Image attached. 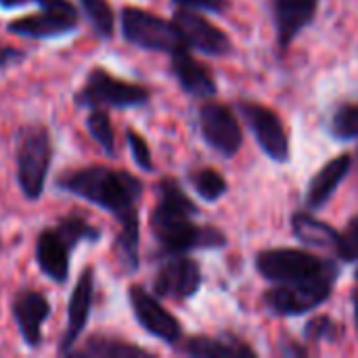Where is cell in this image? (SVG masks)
<instances>
[{"mask_svg":"<svg viewBox=\"0 0 358 358\" xmlns=\"http://www.w3.org/2000/svg\"><path fill=\"white\" fill-rule=\"evenodd\" d=\"M61 191L82 197L120 220L117 250L128 266V271L138 268V212L136 201L143 195V185L138 178L124 170H111L105 166H88L73 170L57 180Z\"/></svg>","mask_w":358,"mask_h":358,"instance_id":"obj_1","label":"cell"},{"mask_svg":"<svg viewBox=\"0 0 358 358\" xmlns=\"http://www.w3.org/2000/svg\"><path fill=\"white\" fill-rule=\"evenodd\" d=\"M159 201L151 214V231L168 254H185L189 250H216L227 245L224 233L216 227H197L195 203L172 178L159 182Z\"/></svg>","mask_w":358,"mask_h":358,"instance_id":"obj_2","label":"cell"},{"mask_svg":"<svg viewBox=\"0 0 358 358\" xmlns=\"http://www.w3.org/2000/svg\"><path fill=\"white\" fill-rule=\"evenodd\" d=\"M101 231L82 218L69 216L55 229H44L36 241V262L40 271L55 283H65L69 277V256L80 241H96Z\"/></svg>","mask_w":358,"mask_h":358,"instance_id":"obj_3","label":"cell"},{"mask_svg":"<svg viewBox=\"0 0 358 358\" xmlns=\"http://www.w3.org/2000/svg\"><path fill=\"white\" fill-rule=\"evenodd\" d=\"M52 159L50 134L44 126L29 124L17 136V182L27 199H38L44 191Z\"/></svg>","mask_w":358,"mask_h":358,"instance_id":"obj_4","label":"cell"},{"mask_svg":"<svg viewBox=\"0 0 358 358\" xmlns=\"http://www.w3.org/2000/svg\"><path fill=\"white\" fill-rule=\"evenodd\" d=\"M147 101H149L147 88L117 80L101 67L90 69L84 86L76 92V105L90 107V109H105V107L126 109V107L145 105Z\"/></svg>","mask_w":358,"mask_h":358,"instance_id":"obj_5","label":"cell"},{"mask_svg":"<svg viewBox=\"0 0 358 358\" xmlns=\"http://www.w3.org/2000/svg\"><path fill=\"white\" fill-rule=\"evenodd\" d=\"M336 275H338V268L331 266L319 277L296 281V283H281L279 287H273L271 292H266L264 302L273 313L283 315V317L306 315L308 310L317 308L321 302L329 298Z\"/></svg>","mask_w":358,"mask_h":358,"instance_id":"obj_6","label":"cell"},{"mask_svg":"<svg viewBox=\"0 0 358 358\" xmlns=\"http://www.w3.org/2000/svg\"><path fill=\"white\" fill-rule=\"evenodd\" d=\"M122 34L130 44H136L147 50H159L172 55L178 48L187 46L174 21L170 23L153 13L134 6H126L122 10Z\"/></svg>","mask_w":358,"mask_h":358,"instance_id":"obj_7","label":"cell"},{"mask_svg":"<svg viewBox=\"0 0 358 358\" xmlns=\"http://www.w3.org/2000/svg\"><path fill=\"white\" fill-rule=\"evenodd\" d=\"M331 266L334 264L323 262L308 252L289 250V248L266 250V252H260L256 258V268L260 271V275L268 281H275V283L306 281V279L323 275Z\"/></svg>","mask_w":358,"mask_h":358,"instance_id":"obj_8","label":"cell"},{"mask_svg":"<svg viewBox=\"0 0 358 358\" xmlns=\"http://www.w3.org/2000/svg\"><path fill=\"white\" fill-rule=\"evenodd\" d=\"M201 134L206 143L218 153L233 157L243 143V134L235 113L220 103H206L199 111Z\"/></svg>","mask_w":358,"mask_h":358,"instance_id":"obj_9","label":"cell"},{"mask_svg":"<svg viewBox=\"0 0 358 358\" xmlns=\"http://www.w3.org/2000/svg\"><path fill=\"white\" fill-rule=\"evenodd\" d=\"M241 115L252 128L256 141L260 143L262 151L275 162H287L289 157V141L281 120L258 103H241Z\"/></svg>","mask_w":358,"mask_h":358,"instance_id":"obj_10","label":"cell"},{"mask_svg":"<svg viewBox=\"0 0 358 358\" xmlns=\"http://www.w3.org/2000/svg\"><path fill=\"white\" fill-rule=\"evenodd\" d=\"M174 25L180 31L185 44L199 52L224 57L233 48L229 36L216 25H212L206 17L193 13V8H178L174 15Z\"/></svg>","mask_w":358,"mask_h":358,"instance_id":"obj_11","label":"cell"},{"mask_svg":"<svg viewBox=\"0 0 358 358\" xmlns=\"http://www.w3.org/2000/svg\"><path fill=\"white\" fill-rule=\"evenodd\" d=\"M132 313L136 321L143 325V329L166 344H176L180 340V323L174 315H170L149 292H145L141 285H132L128 292Z\"/></svg>","mask_w":358,"mask_h":358,"instance_id":"obj_12","label":"cell"},{"mask_svg":"<svg viewBox=\"0 0 358 358\" xmlns=\"http://www.w3.org/2000/svg\"><path fill=\"white\" fill-rule=\"evenodd\" d=\"M199 285H201L199 264L191 258H172L159 268L153 281V292L159 298L187 300L197 294Z\"/></svg>","mask_w":358,"mask_h":358,"instance_id":"obj_13","label":"cell"},{"mask_svg":"<svg viewBox=\"0 0 358 358\" xmlns=\"http://www.w3.org/2000/svg\"><path fill=\"white\" fill-rule=\"evenodd\" d=\"M92 296H94V275H92V268H86L80 275V279L71 292L69 304H67V329L61 338L59 355H69L71 346L82 336V331L88 323V317H90Z\"/></svg>","mask_w":358,"mask_h":358,"instance_id":"obj_14","label":"cell"},{"mask_svg":"<svg viewBox=\"0 0 358 358\" xmlns=\"http://www.w3.org/2000/svg\"><path fill=\"white\" fill-rule=\"evenodd\" d=\"M50 315L48 300L34 289H21L13 300V317L19 334L29 348H38L42 342V323Z\"/></svg>","mask_w":358,"mask_h":358,"instance_id":"obj_15","label":"cell"},{"mask_svg":"<svg viewBox=\"0 0 358 358\" xmlns=\"http://www.w3.org/2000/svg\"><path fill=\"white\" fill-rule=\"evenodd\" d=\"M78 27V15L61 13V10H44L21 17L8 23V31L25 38H55L69 34Z\"/></svg>","mask_w":358,"mask_h":358,"instance_id":"obj_16","label":"cell"},{"mask_svg":"<svg viewBox=\"0 0 358 358\" xmlns=\"http://www.w3.org/2000/svg\"><path fill=\"white\" fill-rule=\"evenodd\" d=\"M317 4L319 0H273V13L281 48H287L292 40L315 19Z\"/></svg>","mask_w":358,"mask_h":358,"instance_id":"obj_17","label":"cell"},{"mask_svg":"<svg viewBox=\"0 0 358 358\" xmlns=\"http://www.w3.org/2000/svg\"><path fill=\"white\" fill-rule=\"evenodd\" d=\"M172 71L178 84L195 96H212L216 92V82L210 69L201 65L195 57H191L187 46L172 52Z\"/></svg>","mask_w":358,"mask_h":358,"instance_id":"obj_18","label":"cell"},{"mask_svg":"<svg viewBox=\"0 0 358 358\" xmlns=\"http://www.w3.org/2000/svg\"><path fill=\"white\" fill-rule=\"evenodd\" d=\"M350 166H352V159L348 153H342V155L334 157L329 164H325L308 185L306 206L313 210L323 208L329 201V197L334 195V191L338 189V185L346 178Z\"/></svg>","mask_w":358,"mask_h":358,"instance_id":"obj_19","label":"cell"},{"mask_svg":"<svg viewBox=\"0 0 358 358\" xmlns=\"http://www.w3.org/2000/svg\"><path fill=\"white\" fill-rule=\"evenodd\" d=\"M185 355L199 358L256 357V352L235 338H191L182 346Z\"/></svg>","mask_w":358,"mask_h":358,"instance_id":"obj_20","label":"cell"},{"mask_svg":"<svg viewBox=\"0 0 358 358\" xmlns=\"http://www.w3.org/2000/svg\"><path fill=\"white\" fill-rule=\"evenodd\" d=\"M292 227H294V235L308 245H317V248H336L338 245V231L334 227H329L327 222H321L308 214H296L292 218Z\"/></svg>","mask_w":358,"mask_h":358,"instance_id":"obj_21","label":"cell"},{"mask_svg":"<svg viewBox=\"0 0 358 358\" xmlns=\"http://www.w3.org/2000/svg\"><path fill=\"white\" fill-rule=\"evenodd\" d=\"M76 357H88V358H141L149 357L147 350L120 342V340H111V338H88L84 342V346L80 350L73 352Z\"/></svg>","mask_w":358,"mask_h":358,"instance_id":"obj_22","label":"cell"},{"mask_svg":"<svg viewBox=\"0 0 358 358\" xmlns=\"http://www.w3.org/2000/svg\"><path fill=\"white\" fill-rule=\"evenodd\" d=\"M86 126H88L90 136L99 143V147L107 155H113L115 153V134H113V126H111L107 111L105 109H92V113L86 120Z\"/></svg>","mask_w":358,"mask_h":358,"instance_id":"obj_23","label":"cell"},{"mask_svg":"<svg viewBox=\"0 0 358 358\" xmlns=\"http://www.w3.org/2000/svg\"><path fill=\"white\" fill-rule=\"evenodd\" d=\"M191 185L206 201H216L227 193V180L212 168H203V170L193 172Z\"/></svg>","mask_w":358,"mask_h":358,"instance_id":"obj_24","label":"cell"},{"mask_svg":"<svg viewBox=\"0 0 358 358\" xmlns=\"http://www.w3.org/2000/svg\"><path fill=\"white\" fill-rule=\"evenodd\" d=\"M86 17L90 19L92 27L96 29L99 36L111 38L113 36V10L107 0H80Z\"/></svg>","mask_w":358,"mask_h":358,"instance_id":"obj_25","label":"cell"},{"mask_svg":"<svg viewBox=\"0 0 358 358\" xmlns=\"http://www.w3.org/2000/svg\"><path fill=\"white\" fill-rule=\"evenodd\" d=\"M334 134L342 141L358 138V105H344L334 117Z\"/></svg>","mask_w":358,"mask_h":358,"instance_id":"obj_26","label":"cell"},{"mask_svg":"<svg viewBox=\"0 0 358 358\" xmlns=\"http://www.w3.org/2000/svg\"><path fill=\"white\" fill-rule=\"evenodd\" d=\"M336 252H338V256L344 262H355V260H358V216H355L348 222L346 231L340 235L338 245H336Z\"/></svg>","mask_w":358,"mask_h":358,"instance_id":"obj_27","label":"cell"},{"mask_svg":"<svg viewBox=\"0 0 358 358\" xmlns=\"http://www.w3.org/2000/svg\"><path fill=\"white\" fill-rule=\"evenodd\" d=\"M126 138H128V147L132 151L136 166L145 172H151L153 162H151V151H149V145L145 143V138L141 134H136L134 130H126Z\"/></svg>","mask_w":358,"mask_h":358,"instance_id":"obj_28","label":"cell"},{"mask_svg":"<svg viewBox=\"0 0 358 358\" xmlns=\"http://www.w3.org/2000/svg\"><path fill=\"white\" fill-rule=\"evenodd\" d=\"M334 329H336V325H334L331 319L319 317V319H315V321L308 323L306 336H308L310 340H325V338H331V336H334Z\"/></svg>","mask_w":358,"mask_h":358,"instance_id":"obj_29","label":"cell"},{"mask_svg":"<svg viewBox=\"0 0 358 358\" xmlns=\"http://www.w3.org/2000/svg\"><path fill=\"white\" fill-rule=\"evenodd\" d=\"M180 8H201L210 13H222L227 8V0H174Z\"/></svg>","mask_w":358,"mask_h":358,"instance_id":"obj_30","label":"cell"},{"mask_svg":"<svg viewBox=\"0 0 358 358\" xmlns=\"http://www.w3.org/2000/svg\"><path fill=\"white\" fill-rule=\"evenodd\" d=\"M25 52L19 50V48H13V46H0V69H6L19 61H23Z\"/></svg>","mask_w":358,"mask_h":358,"instance_id":"obj_31","label":"cell"},{"mask_svg":"<svg viewBox=\"0 0 358 358\" xmlns=\"http://www.w3.org/2000/svg\"><path fill=\"white\" fill-rule=\"evenodd\" d=\"M27 2H38V0H0V4L4 8H13V6H23Z\"/></svg>","mask_w":358,"mask_h":358,"instance_id":"obj_32","label":"cell"},{"mask_svg":"<svg viewBox=\"0 0 358 358\" xmlns=\"http://www.w3.org/2000/svg\"><path fill=\"white\" fill-rule=\"evenodd\" d=\"M352 304H355V321H357L358 327V287L352 292Z\"/></svg>","mask_w":358,"mask_h":358,"instance_id":"obj_33","label":"cell"},{"mask_svg":"<svg viewBox=\"0 0 358 358\" xmlns=\"http://www.w3.org/2000/svg\"><path fill=\"white\" fill-rule=\"evenodd\" d=\"M357 281H358V271H357Z\"/></svg>","mask_w":358,"mask_h":358,"instance_id":"obj_34","label":"cell"}]
</instances>
